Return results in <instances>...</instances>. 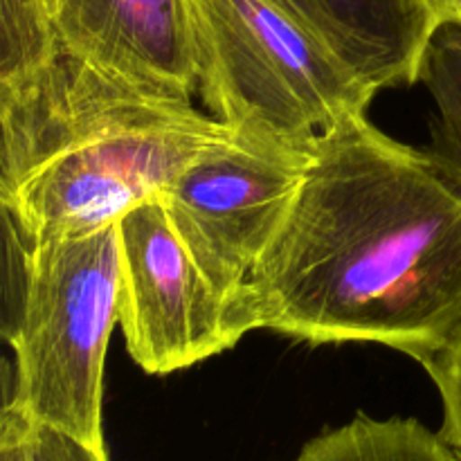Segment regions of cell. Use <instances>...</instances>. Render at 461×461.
Wrapping results in <instances>:
<instances>
[{
  "mask_svg": "<svg viewBox=\"0 0 461 461\" xmlns=\"http://www.w3.org/2000/svg\"><path fill=\"white\" fill-rule=\"evenodd\" d=\"M234 324L439 358L461 342V192L426 149L347 122L311 153Z\"/></svg>",
  "mask_w": 461,
  "mask_h": 461,
  "instance_id": "cell-1",
  "label": "cell"
},
{
  "mask_svg": "<svg viewBox=\"0 0 461 461\" xmlns=\"http://www.w3.org/2000/svg\"><path fill=\"white\" fill-rule=\"evenodd\" d=\"M198 95L232 133L313 153L376 93L268 0H187Z\"/></svg>",
  "mask_w": 461,
  "mask_h": 461,
  "instance_id": "cell-2",
  "label": "cell"
},
{
  "mask_svg": "<svg viewBox=\"0 0 461 461\" xmlns=\"http://www.w3.org/2000/svg\"><path fill=\"white\" fill-rule=\"evenodd\" d=\"M21 266V302L16 318L5 327L16 374L3 410L106 448L104 363L113 327L120 322L117 223L23 241Z\"/></svg>",
  "mask_w": 461,
  "mask_h": 461,
  "instance_id": "cell-3",
  "label": "cell"
},
{
  "mask_svg": "<svg viewBox=\"0 0 461 461\" xmlns=\"http://www.w3.org/2000/svg\"><path fill=\"white\" fill-rule=\"evenodd\" d=\"M230 133L192 102L147 93L86 122L0 194L23 241L95 232L160 198L176 176Z\"/></svg>",
  "mask_w": 461,
  "mask_h": 461,
  "instance_id": "cell-4",
  "label": "cell"
},
{
  "mask_svg": "<svg viewBox=\"0 0 461 461\" xmlns=\"http://www.w3.org/2000/svg\"><path fill=\"white\" fill-rule=\"evenodd\" d=\"M309 160L311 153L230 131L162 192L171 225L230 304L232 318L243 288L291 210Z\"/></svg>",
  "mask_w": 461,
  "mask_h": 461,
  "instance_id": "cell-5",
  "label": "cell"
},
{
  "mask_svg": "<svg viewBox=\"0 0 461 461\" xmlns=\"http://www.w3.org/2000/svg\"><path fill=\"white\" fill-rule=\"evenodd\" d=\"M120 327L147 374H174L241 340L219 295L171 225L160 198L117 221Z\"/></svg>",
  "mask_w": 461,
  "mask_h": 461,
  "instance_id": "cell-6",
  "label": "cell"
},
{
  "mask_svg": "<svg viewBox=\"0 0 461 461\" xmlns=\"http://www.w3.org/2000/svg\"><path fill=\"white\" fill-rule=\"evenodd\" d=\"M66 54L135 86L192 102L198 93L187 0H45Z\"/></svg>",
  "mask_w": 461,
  "mask_h": 461,
  "instance_id": "cell-7",
  "label": "cell"
},
{
  "mask_svg": "<svg viewBox=\"0 0 461 461\" xmlns=\"http://www.w3.org/2000/svg\"><path fill=\"white\" fill-rule=\"evenodd\" d=\"M320 41L372 93L421 81L444 25L430 0H268Z\"/></svg>",
  "mask_w": 461,
  "mask_h": 461,
  "instance_id": "cell-8",
  "label": "cell"
},
{
  "mask_svg": "<svg viewBox=\"0 0 461 461\" xmlns=\"http://www.w3.org/2000/svg\"><path fill=\"white\" fill-rule=\"evenodd\" d=\"M295 461H461V455L417 419L356 414L311 439Z\"/></svg>",
  "mask_w": 461,
  "mask_h": 461,
  "instance_id": "cell-9",
  "label": "cell"
},
{
  "mask_svg": "<svg viewBox=\"0 0 461 461\" xmlns=\"http://www.w3.org/2000/svg\"><path fill=\"white\" fill-rule=\"evenodd\" d=\"M421 84L437 106L432 142L426 151L461 192V23H444L435 32Z\"/></svg>",
  "mask_w": 461,
  "mask_h": 461,
  "instance_id": "cell-10",
  "label": "cell"
},
{
  "mask_svg": "<svg viewBox=\"0 0 461 461\" xmlns=\"http://www.w3.org/2000/svg\"><path fill=\"white\" fill-rule=\"evenodd\" d=\"M0 441L12 444L21 461H108L106 448L48 423L30 421L14 410H3Z\"/></svg>",
  "mask_w": 461,
  "mask_h": 461,
  "instance_id": "cell-11",
  "label": "cell"
},
{
  "mask_svg": "<svg viewBox=\"0 0 461 461\" xmlns=\"http://www.w3.org/2000/svg\"><path fill=\"white\" fill-rule=\"evenodd\" d=\"M423 367L435 381L444 405L439 435L461 455V342Z\"/></svg>",
  "mask_w": 461,
  "mask_h": 461,
  "instance_id": "cell-12",
  "label": "cell"
},
{
  "mask_svg": "<svg viewBox=\"0 0 461 461\" xmlns=\"http://www.w3.org/2000/svg\"><path fill=\"white\" fill-rule=\"evenodd\" d=\"M441 23H461V0H430Z\"/></svg>",
  "mask_w": 461,
  "mask_h": 461,
  "instance_id": "cell-13",
  "label": "cell"
},
{
  "mask_svg": "<svg viewBox=\"0 0 461 461\" xmlns=\"http://www.w3.org/2000/svg\"><path fill=\"white\" fill-rule=\"evenodd\" d=\"M0 461H21L18 459L16 448L12 444H7V441H0Z\"/></svg>",
  "mask_w": 461,
  "mask_h": 461,
  "instance_id": "cell-14",
  "label": "cell"
}]
</instances>
